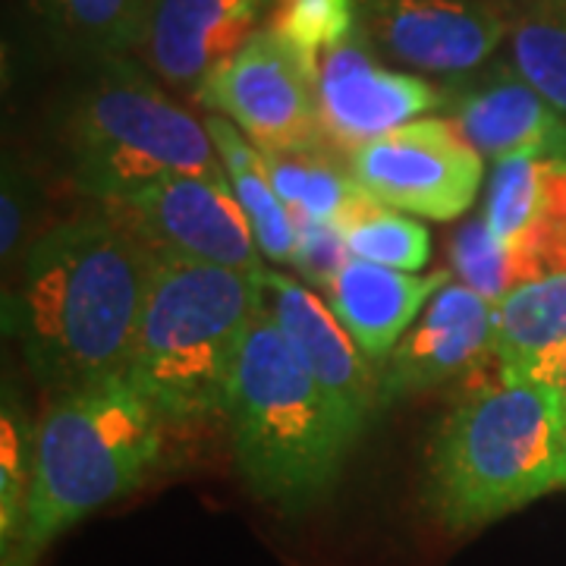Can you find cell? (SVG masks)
Returning a JSON list of instances; mask_svg holds the SVG:
<instances>
[{
  "label": "cell",
  "instance_id": "6da1fadb",
  "mask_svg": "<svg viewBox=\"0 0 566 566\" xmlns=\"http://www.w3.org/2000/svg\"><path fill=\"white\" fill-rule=\"evenodd\" d=\"M158 252L98 208L44 230L25 249L7 331L54 394L126 375Z\"/></svg>",
  "mask_w": 566,
  "mask_h": 566
},
{
  "label": "cell",
  "instance_id": "7a4b0ae2",
  "mask_svg": "<svg viewBox=\"0 0 566 566\" xmlns=\"http://www.w3.org/2000/svg\"><path fill=\"white\" fill-rule=\"evenodd\" d=\"M161 457L164 416L126 375L54 394L32 434L25 526L0 566H39L54 538L136 491Z\"/></svg>",
  "mask_w": 566,
  "mask_h": 566
},
{
  "label": "cell",
  "instance_id": "3957f363",
  "mask_svg": "<svg viewBox=\"0 0 566 566\" xmlns=\"http://www.w3.org/2000/svg\"><path fill=\"white\" fill-rule=\"evenodd\" d=\"M557 488H566V394L497 378L447 416L424 504L450 532H472Z\"/></svg>",
  "mask_w": 566,
  "mask_h": 566
},
{
  "label": "cell",
  "instance_id": "277c9868",
  "mask_svg": "<svg viewBox=\"0 0 566 566\" xmlns=\"http://www.w3.org/2000/svg\"><path fill=\"white\" fill-rule=\"evenodd\" d=\"M227 416L243 482L281 513H303L334 488L356 434L255 305Z\"/></svg>",
  "mask_w": 566,
  "mask_h": 566
},
{
  "label": "cell",
  "instance_id": "5b68a950",
  "mask_svg": "<svg viewBox=\"0 0 566 566\" xmlns=\"http://www.w3.org/2000/svg\"><path fill=\"white\" fill-rule=\"evenodd\" d=\"M255 305V274L158 255L126 378L164 419L227 412Z\"/></svg>",
  "mask_w": 566,
  "mask_h": 566
},
{
  "label": "cell",
  "instance_id": "8992f818",
  "mask_svg": "<svg viewBox=\"0 0 566 566\" xmlns=\"http://www.w3.org/2000/svg\"><path fill=\"white\" fill-rule=\"evenodd\" d=\"M63 151L70 177L102 205L164 180H227L205 120L170 102L151 70L129 57L92 66L63 114Z\"/></svg>",
  "mask_w": 566,
  "mask_h": 566
},
{
  "label": "cell",
  "instance_id": "52a82bcc",
  "mask_svg": "<svg viewBox=\"0 0 566 566\" xmlns=\"http://www.w3.org/2000/svg\"><path fill=\"white\" fill-rule=\"evenodd\" d=\"M196 102L237 123L262 151L334 148L318 117L315 61L271 25L199 82Z\"/></svg>",
  "mask_w": 566,
  "mask_h": 566
},
{
  "label": "cell",
  "instance_id": "ba28073f",
  "mask_svg": "<svg viewBox=\"0 0 566 566\" xmlns=\"http://www.w3.org/2000/svg\"><path fill=\"white\" fill-rule=\"evenodd\" d=\"M349 174L387 208L428 221H457L475 202L485 164L453 123L422 117L356 148Z\"/></svg>",
  "mask_w": 566,
  "mask_h": 566
},
{
  "label": "cell",
  "instance_id": "9c48e42d",
  "mask_svg": "<svg viewBox=\"0 0 566 566\" xmlns=\"http://www.w3.org/2000/svg\"><path fill=\"white\" fill-rule=\"evenodd\" d=\"M102 208L129 223L158 255L221 264L245 274L262 271V249L230 180L177 174Z\"/></svg>",
  "mask_w": 566,
  "mask_h": 566
},
{
  "label": "cell",
  "instance_id": "30bf717a",
  "mask_svg": "<svg viewBox=\"0 0 566 566\" xmlns=\"http://www.w3.org/2000/svg\"><path fill=\"white\" fill-rule=\"evenodd\" d=\"M363 32L416 73L465 80L497 54L510 25L488 0H363Z\"/></svg>",
  "mask_w": 566,
  "mask_h": 566
},
{
  "label": "cell",
  "instance_id": "8fae6325",
  "mask_svg": "<svg viewBox=\"0 0 566 566\" xmlns=\"http://www.w3.org/2000/svg\"><path fill=\"white\" fill-rule=\"evenodd\" d=\"M315 95L324 139L349 155L447 102V92L422 76L381 66L365 32L315 61Z\"/></svg>",
  "mask_w": 566,
  "mask_h": 566
},
{
  "label": "cell",
  "instance_id": "7c38bea8",
  "mask_svg": "<svg viewBox=\"0 0 566 566\" xmlns=\"http://www.w3.org/2000/svg\"><path fill=\"white\" fill-rule=\"evenodd\" d=\"M255 286L259 303L277 324L290 353L327 394L346 428L359 438L375 406L381 403V375L371 371L344 324L312 286L264 268L255 274Z\"/></svg>",
  "mask_w": 566,
  "mask_h": 566
},
{
  "label": "cell",
  "instance_id": "4fadbf2b",
  "mask_svg": "<svg viewBox=\"0 0 566 566\" xmlns=\"http://www.w3.org/2000/svg\"><path fill=\"white\" fill-rule=\"evenodd\" d=\"M488 359L494 363V305L465 283L450 281L387 356L381 403L463 378Z\"/></svg>",
  "mask_w": 566,
  "mask_h": 566
},
{
  "label": "cell",
  "instance_id": "5bb4252c",
  "mask_svg": "<svg viewBox=\"0 0 566 566\" xmlns=\"http://www.w3.org/2000/svg\"><path fill=\"white\" fill-rule=\"evenodd\" d=\"M281 0H148L142 29V66L177 88L199 82L237 54Z\"/></svg>",
  "mask_w": 566,
  "mask_h": 566
},
{
  "label": "cell",
  "instance_id": "9a60e30c",
  "mask_svg": "<svg viewBox=\"0 0 566 566\" xmlns=\"http://www.w3.org/2000/svg\"><path fill=\"white\" fill-rule=\"evenodd\" d=\"M450 117L482 158L535 151L566 164V117L528 85L516 70H494L447 92Z\"/></svg>",
  "mask_w": 566,
  "mask_h": 566
},
{
  "label": "cell",
  "instance_id": "2e32d148",
  "mask_svg": "<svg viewBox=\"0 0 566 566\" xmlns=\"http://www.w3.org/2000/svg\"><path fill=\"white\" fill-rule=\"evenodd\" d=\"M482 221L494 240L532 255L545 274L566 271V164L535 151L497 158Z\"/></svg>",
  "mask_w": 566,
  "mask_h": 566
},
{
  "label": "cell",
  "instance_id": "e0dca14e",
  "mask_svg": "<svg viewBox=\"0 0 566 566\" xmlns=\"http://www.w3.org/2000/svg\"><path fill=\"white\" fill-rule=\"evenodd\" d=\"M450 271L406 274L397 268L349 255L327 290V305L368 363H387L416 315L450 283Z\"/></svg>",
  "mask_w": 566,
  "mask_h": 566
},
{
  "label": "cell",
  "instance_id": "ac0fdd59",
  "mask_svg": "<svg viewBox=\"0 0 566 566\" xmlns=\"http://www.w3.org/2000/svg\"><path fill=\"white\" fill-rule=\"evenodd\" d=\"M566 363V271L494 305V371L504 385H557Z\"/></svg>",
  "mask_w": 566,
  "mask_h": 566
},
{
  "label": "cell",
  "instance_id": "d6986e66",
  "mask_svg": "<svg viewBox=\"0 0 566 566\" xmlns=\"http://www.w3.org/2000/svg\"><path fill=\"white\" fill-rule=\"evenodd\" d=\"M205 129L221 155L230 189H233L237 202L243 205L262 255L271 262L293 264L300 221H296V211H290L277 196L274 182L264 170L262 151L245 139V133L237 123H230L221 114H208Z\"/></svg>",
  "mask_w": 566,
  "mask_h": 566
},
{
  "label": "cell",
  "instance_id": "ffe728a7",
  "mask_svg": "<svg viewBox=\"0 0 566 566\" xmlns=\"http://www.w3.org/2000/svg\"><path fill=\"white\" fill-rule=\"evenodd\" d=\"M41 32L88 66L139 51L148 0H29Z\"/></svg>",
  "mask_w": 566,
  "mask_h": 566
},
{
  "label": "cell",
  "instance_id": "44dd1931",
  "mask_svg": "<svg viewBox=\"0 0 566 566\" xmlns=\"http://www.w3.org/2000/svg\"><path fill=\"white\" fill-rule=\"evenodd\" d=\"M262 158L283 205L300 218L344 227L371 199L356 177L344 174L340 164L331 158V148L262 151Z\"/></svg>",
  "mask_w": 566,
  "mask_h": 566
},
{
  "label": "cell",
  "instance_id": "7402d4cb",
  "mask_svg": "<svg viewBox=\"0 0 566 566\" xmlns=\"http://www.w3.org/2000/svg\"><path fill=\"white\" fill-rule=\"evenodd\" d=\"M513 70L566 117V3L532 0L510 25Z\"/></svg>",
  "mask_w": 566,
  "mask_h": 566
},
{
  "label": "cell",
  "instance_id": "603a6c76",
  "mask_svg": "<svg viewBox=\"0 0 566 566\" xmlns=\"http://www.w3.org/2000/svg\"><path fill=\"white\" fill-rule=\"evenodd\" d=\"M450 259H453V271L460 274V281L491 305L506 300L516 286L545 277L542 264L532 255L494 240L482 218L463 223L457 230V237L450 243Z\"/></svg>",
  "mask_w": 566,
  "mask_h": 566
},
{
  "label": "cell",
  "instance_id": "cb8c5ba5",
  "mask_svg": "<svg viewBox=\"0 0 566 566\" xmlns=\"http://www.w3.org/2000/svg\"><path fill=\"white\" fill-rule=\"evenodd\" d=\"M340 230H344L349 255L397 268L406 274H416L431 255L428 227L375 199H368Z\"/></svg>",
  "mask_w": 566,
  "mask_h": 566
},
{
  "label": "cell",
  "instance_id": "d4e9b609",
  "mask_svg": "<svg viewBox=\"0 0 566 566\" xmlns=\"http://www.w3.org/2000/svg\"><path fill=\"white\" fill-rule=\"evenodd\" d=\"M268 25L318 61L324 51L363 32V0H281Z\"/></svg>",
  "mask_w": 566,
  "mask_h": 566
},
{
  "label": "cell",
  "instance_id": "484cf974",
  "mask_svg": "<svg viewBox=\"0 0 566 566\" xmlns=\"http://www.w3.org/2000/svg\"><path fill=\"white\" fill-rule=\"evenodd\" d=\"M32 488V441L25 434L20 406L3 400L0 419V560L13 554L25 526V506Z\"/></svg>",
  "mask_w": 566,
  "mask_h": 566
},
{
  "label": "cell",
  "instance_id": "4316f807",
  "mask_svg": "<svg viewBox=\"0 0 566 566\" xmlns=\"http://www.w3.org/2000/svg\"><path fill=\"white\" fill-rule=\"evenodd\" d=\"M300 240H296V252H293V268L303 274L305 286L312 283L315 290H331L334 277L344 271L349 262V249H346L344 230L337 223L312 221V218H300Z\"/></svg>",
  "mask_w": 566,
  "mask_h": 566
},
{
  "label": "cell",
  "instance_id": "83f0119b",
  "mask_svg": "<svg viewBox=\"0 0 566 566\" xmlns=\"http://www.w3.org/2000/svg\"><path fill=\"white\" fill-rule=\"evenodd\" d=\"M35 199V189L20 167L3 164V189H0V255L3 264L22 252L25 227H29V208Z\"/></svg>",
  "mask_w": 566,
  "mask_h": 566
},
{
  "label": "cell",
  "instance_id": "f1b7e54d",
  "mask_svg": "<svg viewBox=\"0 0 566 566\" xmlns=\"http://www.w3.org/2000/svg\"><path fill=\"white\" fill-rule=\"evenodd\" d=\"M504 3H516V7H520V10H523V7H528V3H532V0H504Z\"/></svg>",
  "mask_w": 566,
  "mask_h": 566
},
{
  "label": "cell",
  "instance_id": "f546056e",
  "mask_svg": "<svg viewBox=\"0 0 566 566\" xmlns=\"http://www.w3.org/2000/svg\"><path fill=\"white\" fill-rule=\"evenodd\" d=\"M560 390L566 394V363H564V375H560Z\"/></svg>",
  "mask_w": 566,
  "mask_h": 566
},
{
  "label": "cell",
  "instance_id": "4dcf8cb0",
  "mask_svg": "<svg viewBox=\"0 0 566 566\" xmlns=\"http://www.w3.org/2000/svg\"><path fill=\"white\" fill-rule=\"evenodd\" d=\"M560 3H566V0H560Z\"/></svg>",
  "mask_w": 566,
  "mask_h": 566
}]
</instances>
